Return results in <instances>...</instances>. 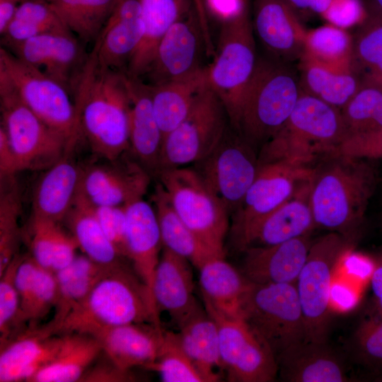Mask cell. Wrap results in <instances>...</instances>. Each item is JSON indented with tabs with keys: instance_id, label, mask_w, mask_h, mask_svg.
<instances>
[{
	"instance_id": "cell-43",
	"label": "cell",
	"mask_w": 382,
	"mask_h": 382,
	"mask_svg": "<svg viewBox=\"0 0 382 382\" xmlns=\"http://www.w3.org/2000/svg\"><path fill=\"white\" fill-rule=\"evenodd\" d=\"M163 382H206L184 350L178 332L163 330L156 361L148 368Z\"/></svg>"
},
{
	"instance_id": "cell-62",
	"label": "cell",
	"mask_w": 382,
	"mask_h": 382,
	"mask_svg": "<svg viewBox=\"0 0 382 382\" xmlns=\"http://www.w3.org/2000/svg\"><path fill=\"white\" fill-rule=\"evenodd\" d=\"M365 8L382 16V0H368Z\"/></svg>"
},
{
	"instance_id": "cell-44",
	"label": "cell",
	"mask_w": 382,
	"mask_h": 382,
	"mask_svg": "<svg viewBox=\"0 0 382 382\" xmlns=\"http://www.w3.org/2000/svg\"><path fill=\"white\" fill-rule=\"evenodd\" d=\"M354 358L368 373L382 379V317L373 315L364 319L350 342Z\"/></svg>"
},
{
	"instance_id": "cell-57",
	"label": "cell",
	"mask_w": 382,
	"mask_h": 382,
	"mask_svg": "<svg viewBox=\"0 0 382 382\" xmlns=\"http://www.w3.org/2000/svg\"><path fill=\"white\" fill-rule=\"evenodd\" d=\"M300 14H316L325 18L330 9L340 0H285Z\"/></svg>"
},
{
	"instance_id": "cell-58",
	"label": "cell",
	"mask_w": 382,
	"mask_h": 382,
	"mask_svg": "<svg viewBox=\"0 0 382 382\" xmlns=\"http://www.w3.org/2000/svg\"><path fill=\"white\" fill-rule=\"evenodd\" d=\"M374 260L375 268L369 281L376 309L374 315L382 317V250Z\"/></svg>"
},
{
	"instance_id": "cell-49",
	"label": "cell",
	"mask_w": 382,
	"mask_h": 382,
	"mask_svg": "<svg viewBox=\"0 0 382 382\" xmlns=\"http://www.w3.org/2000/svg\"><path fill=\"white\" fill-rule=\"evenodd\" d=\"M105 235L122 257H126L127 218L125 206H93Z\"/></svg>"
},
{
	"instance_id": "cell-50",
	"label": "cell",
	"mask_w": 382,
	"mask_h": 382,
	"mask_svg": "<svg viewBox=\"0 0 382 382\" xmlns=\"http://www.w3.org/2000/svg\"><path fill=\"white\" fill-rule=\"evenodd\" d=\"M14 18L52 30H69L46 0H23Z\"/></svg>"
},
{
	"instance_id": "cell-1",
	"label": "cell",
	"mask_w": 382,
	"mask_h": 382,
	"mask_svg": "<svg viewBox=\"0 0 382 382\" xmlns=\"http://www.w3.org/2000/svg\"><path fill=\"white\" fill-rule=\"evenodd\" d=\"M81 136L102 159H115L129 149L130 98L125 71L101 64L92 50L72 87Z\"/></svg>"
},
{
	"instance_id": "cell-38",
	"label": "cell",
	"mask_w": 382,
	"mask_h": 382,
	"mask_svg": "<svg viewBox=\"0 0 382 382\" xmlns=\"http://www.w3.org/2000/svg\"><path fill=\"white\" fill-rule=\"evenodd\" d=\"M353 37L343 28L331 23L307 30L301 57L340 71L354 68Z\"/></svg>"
},
{
	"instance_id": "cell-19",
	"label": "cell",
	"mask_w": 382,
	"mask_h": 382,
	"mask_svg": "<svg viewBox=\"0 0 382 382\" xmlns=\"http://www.w3.org/2000/svg\"><path fill=\"white\" fill-rule=\"evenodd\" d=\"M63 335L49 322L28 328L0 347V382L28 381L57 355Z\"/></svg>"
},
{
	"instance_id": "cell-52",
	"label": "cell",
	"mask_w": 382,
	"mask_h": 382,
	"mask_svg": "<svg viewBox=\"0 0 382 382\" xmlns=\"http://www.w3.org/2000/svg\"><path fill=\"white\" fill-rule=\"evenodd\" d=\"M104 356L103 360L98 361L99 357L96 360L86 371L80 381L124 382L134 381L135 378L130 371L120 369L105 354Z\"/></svg>"
},
{
	"instance_id": "cell-24",
	"label": "cell",
	"mask_w": 382,
	"mask_h": 382,
	"mask_svg": "<svg viewBox=\"0 0 382 382\" xmlns=\"http://www.w3.org/2000/svg\"><path fill=\"white\" fill-rule=\"evenodd\" d=\"M125 74L130 98L129 151L151 175L156 176L163 137L153 108L150 86L140 78Z\"/></svg>"
},
{
	"instance_id": "cell-9",
	"label": "cell",
	"mask_w": 382,
	"mask_h": 382,
	"mask_svg": "<svg viewBox=\"0 0 382 382\" xmlns=\"http://www.w3.org/2000/svg\"><path fill=\"white\" fill-rule=\"evenodd\" d=\"M156 177L186 225L215 255L224 257L229 213L197 172L179 167Z\"/></svg>"
},
{
	"instance_id": "cell-6",
	"label": "cell",
	"mask_w": 382,
	"mask_h": 382,
	"mask_svg": "<svg viewBox=\"0 0 382 382\" xmlns=\"http://www.w3.org/2000/svg\"><path fill=\"white\" fill-rule=\"evenodd\" d=\"M248 9L224 20L213 62L207 66L209 87L223 103L231 127L255 71L258 56Z\"/></svg>"
},
{
	"instance_id": "cell-13",
	"label": "cell",
	"mask_w": 382,
	"mask_h": 382,
	"mask_svg": "<svg viewBox=\"0 0 382 382\" xmlns=\"http://www.w3.org/2000/svg\"><path fill=\"white\" fill-rule=\"evenodd\" d=\"M227 120L223 103L209 86L185 119L163 138L158 173L195 163L207 156L224 136Z\"/></svg>"
},
{
	"instance_id": "cell-29",
	"label": "cell",
	"mask_w": 382,
	"mask_h": 382,
	"mask_svg": "<svg viewBox=\"0 0 382 382\" xmlns=\"http://www.w3.org/2000/svg\"><path fill=\"white\" fill-rule=\"evenodd\" d=\"M140 1L142 10L141 37L125 72L128 76L141 79L163 37L176 21L194 8V4L192 0Z\"/></svg>"
},
{
	"instance_id": "cell-22",
	"label": "cell",
	"mask_w": 382,
	"mask_h": 382,
	"mask_svg": "<svg viewBox=\"0 0 382 382\" xmlns=\"http://www.w3.org/2000/svg\"><path fill=\"white\" fill-rule=\"evenodd\" d=\"M141 32L140 0H115L92 50L101 64L124 71L123 67L127 66L139 43Z\"/></svg>"
},
{
	"instance_id": "cell-25",
	"label": "cell",
	"mask_w": 382,
	"mask_h": 382,
	"mask_svg": "<svg viewBox=\"0 0 382 382\" xmlns=\"http://www.w3.org/2000/svg\"><path fill=\"white\" fill-rule=\"evenodd\" d=\"M125 212L126 257L132 261L134 272L153 296L154 276L162 245L156 212L154 207L143 198L126 204Z\"/></svg>"
},
{
	"instance_id": "cell-35",
	"label": "cell",
	"mask_w": 382,
	"mask_h": 382,
	"mask_svg": "<svg viewBox=\"0 0 382 382\" xmlns=\"http://www.w3.org/2000/svg\"><path fill=\"white\" fill-rule=\"evenodd\" d=\"M181 345L206 382L220 381L216 369H223L217 327L201 308L178 326Z\"/></svg>"
},
{
	"instance_id": "cell-14",
	"label": "cell",
	"mask_w": 382,
	"mask_h": 382,
	"mask_svg": "<svg viewBox=\"0 0 382 382\" xmlns=\"http://www.w3.org/2000/svg\"><path fill=\"white\" fill-rule=\"evenodd\" d=\"M194 164L229 214L239 207L260 167L255 148L230 125L214 149Z\"/></svg>"
},
{
	"instance_id": "cell-27",
	"label": "cell",
	"mask_w": 382,
	"mask_h": 382,
	"mask_svg": "<svg viewBox=\"0 0 382 382\" xmlns=\"http://www.w3.org/2000/svg\"><path fill=\"white\" fill-rule=\"evenodd\" d=\"M311 180L255 227L243 251L250 247L274 245L311 235L316 228L311 204Z\"/></svg>"
},
{
	"instance_id": "cell-18",
	"label": "cell",
	"mask_w": 382,
	"mask_h": 382,
	"mask_svg": "<svg viewBox=\"0 0 382 382\" xmlns=\"http://www.w3.org/2000/svg\"><path fill=\"white\" fill-rule=\"evenodd\" d=\"M8 48L21 61L40 69L66 89L72 87L87 57L69 30L46 32Z\"/></svg>"
},
{
	"instance_id": "cell-48",
	"label": "cell",
	"mask_w": 382,
	"mask_h": 382,
	"mask_svg": "<svg viewBox=\"0 0 382 382\" xmlns=\"http://www.w3.org/2000/svg\"><path fill=\"white\" fill-rule=\"evenodd\" d=\"M39 266L33 257L29 255L23 256L17 268L15 282L20 302L19 326L21 333L28 329L27 318Z\"/></svg>"
},
{
	"instance_id": "cell-59",
	"label": "cell",
	"mask_w": 382,
	"mask_h": 382,
	"mask_svg": "<svg viewBox=\"0 0 382 382\" xmlns=\"http://www.w3.org/2000/svg\"><path fill=\"white\" fill-rule=\"evenodd\" d=\"M209 8L224 20L235 16L244 7L241 0H207Z\"/></svg>"
},
{
	"instance_id": "cell-30",
	"label": "cell",
	"mask_w": 382,
	"mask_h": 382,
	"mask_svg": "<svg viewBox=\"0 0 382 382\" xmlns=\"http://www.w3.org/2000/svg\"><path fill=\"white\" fill-rule=\"evenodd\" d=\"M149 85L156 117L164 138L185 119L198 96L209 86L207 66L181 79Z\"/></svg>"
},
{
	"instance_id": "cell-54",
	"label": "cell",
	"mask_w": 382,
	"mask_h": 382,
	"mask_svg": "<svg viewBox=\"0 0 382 382\" xmlns=\"http://www.w3.org/2000/svg\"><path fill=\"white\" fill-rule=\"evenodd\" d=\"M359 301V294L354 286L345 279L334 278L329 295L330 311H351L358 305Z\"/></svg>"
},
{
	"instance_id": "cell-11",
	"label": "cell",
	"mask_w": 382,
	"mask_h": 382,
	"mask_svg": "<svg viewBox=\"0 0 382 382\" xmlns=\"http://www.w3.org/2000/svg\"><path fill=\"white\" fill-rule=\"evenodd\" d=\"M0 74L30 110L75 146L81 134L74 103L64 86L4 47L0 49Z\"/></svg>"
},
{
	"instance_id": "cell-10",
	"label": "cell",
	"mask_w": 382,
	"mask_h": 382,
	"mask_svg": "<svg viewBox=\"0 0 382 382\" xmlns=\"http://www.w3.org/2000/svg\"><path fill=\"white\" fill-rule=\"evenodd\" d=\"M354 241L335 232L313 241L296 282L307 341L328 342L330 286L342 256Z\"/></svg>"
},
{
	"instance_id": "cell-31",
	"label": "cell",
	"mask_w": 382,
	"mask_h": 382,
	"mask_svg": "<svg viewBox=\"0 0 382 382\" xmlns=\"http://www.w3.org/2000/svg\"><path fill=\"white\" fill-rule=\"evenodd\" d=\"M199 271L203 301L226 316L241 318V303L250 283L241 272L224 257L210 259Z\"/></svg>"
},
{
	"instance_id": "cell-15",
	"label": "cell",
	"mask_w": 382,
	"mask_h": 382,
	"mask_svg": "<svg viewBox=\"0 0 382 382\" xmlns=\"http://www.w3.org/2000/svg\"><path fill=\"white\" fill-rule=\"evenodd\" d=\"M127 153L81 168L78 193L97 207L125 206L142 199L151 175L132 156H127Z\"/></svg>"
},
{
	"instance_id": "cell-46",
	"label": "cell",
	"mask_w": 382,
	"mask_h": 382,
	"mask_svg": "<svg viewBox=\"0 0 382 382\" xmlns=\"http://www.w3.org/2000/svg\"><path fill=\"white\" fill-rule=\"evenodd\" d=\"M30 226V255L41 267L52 270L57 242L64 228L59 222L34 216Z\"/></svg>"
},
{
	"instance_id": "cell-2",
	"label": "cell",
	"mask_w": 382,
	"mask_h": 382,
	"mask_svg": "<svg viewBox=\"0 0 382 382\" xmlns=\"http://www.w3.org/2000/svg\"><path fill=\"white\" fill-rule=\"evenodd\" d=\"M374 161L334 153L315 168L311 204L316 227L356 239L378 183Z\"/></svg>"
},
{
	"instance_id": "cell-39",
	"label": "cell",
	"mask_w": 382,
	"mask_h": 382,
	"mask_svg": "<svg viewBox=\"0 0 382 382\" xmlns=\"http://www.w3.org/2000/svg\"><path fill=\"white\" fill-rule=\"evenodd\" d=\"M64 25L81 40L97 38L115 0H46Z\"/></svg>"
},
{
	"instance_id": "cell-8",
	"label": "cell",
	"mask_w": 382,
	"mask_h": 382,
	"mask_svg": "<svg viewBox=\"0 0 382 382\" xmlns=\"http://www.w3.org/2000/svg\"><path fill=\"white\" fill-rule=\"evenodd\" d=\"M1 125L16 156L20 171L46 170L69 155L74 147L20 99L8 80L0 74Z\"/></svg>"
},
{
	"instance_id": "cell-56",
	"label": "cell",
	"mask_w": 382,
	"mask_h": 382,
	"mask_svg": "<svg viewBox=\"0 0 382 382\" xmlns=\"http://www.w3.org/2000/svg\"><path fill=\"white\" fill-rule=\"evenodd\" d=\"M18 162L2 126L0 127V178L13 176L19 172Z\"/></svg>"
},
{
	"instance_id": "cell-37",
	"label": "cell",
	"mask_w": 382,
	"mask_h": 382,
	"mask_svg": "<svg viewBox=\"0 0 382 382\" xmlns=\"http://www.w3.org/2000/svg\"><path fill=\"white\" fill-rule=\"evenodd\" d=\"M297 69L303 92L340 110L363 82L362 77L356 71H340L303 58L299 61Z\"/></svg>"
},
{
	"instance_id": "cell-40",
	"label": "cell",
	"mask_w": 382,
	"mask_h": 382,
	"mask_svg": "<svg viewBox=\"0 0 382 382\" xmlns=\"http://www.w3.org/2000/svg\"><path fill=\"white\" fill-rule=\"evenodd\" d=\"M365 10L353 37L354 68L363 80L382 87V16Z\"/></svg>"
},
{
	"instance_id": "cell-42",
	"label": "cell",
	"mask_w": 382,
	"mask_h": 382,
	"mask_svg": "<svg viewBox=\"0 0 382 382\" xmlns=\"http://www.w3.org/2000/svg\"><path fill=\"white\" fill-rule=\"evenodd\" d=\"M21 211L20 190L15 175L0 178V274L18 254Z\"/></svg>"
},
{
	"instance_id": "cell-34",
	"label": "cell",
	"mask_w": 382,
	"mask_h": 382,
	"mask_svg": "<svg viewBox=\"0 0 382 382\" xmlns=\"http://www.w3.org/2000/svg\"><path fill=\"white\" fill-rule=\"evenodd\" d=\"M62 335L63 342L55 357L36 372L28 382L80 381L103 352L100 342L88 334Z\"/></svg>"
},
{
	"instance_id": "cell-28",
	"label": "cell",
	"mask_w": 382,
	"mask_h": 382,
	"mask_svg": "<svg viewBox=\"0 0 382 382\" xmlns=\"http://www.w3.org/2000/svg\"><path fill=\"white\" fill-rule=\"evenodd\" d=\"M45 170L34 191L32 216L62 223L78 193L81 168L69 154Z\"/></svg>"
},
{
	"instance_id": "cell-61",
	"label": "cell",
	"mask_w": 382,
	"mask_h": 382,
	"mask_svg": "<svg viewBox=\"0 0 382 382\" xmlns=\"http://www.w3.org/2000/svg\"><path fill=\"white\" fill-rule=\"evenodd\" d=\"M192 1L194 4V7L198 14L203 32L205 35L209 36V33L208 31V27L207 24V14L204 0Z\"/></svg>"
},
{
	"instance_id": "cell-41",
	"label": "cell",
	"mask_w": 382,
	"mask_h": 382,
	"mask_svg": "<svg viewBox=\"0 0 382 382\" xmlns=\"http://www.w3.org/2000/svg\"><path fill=\"white\" fill-rule=\"evenodd\" d=\"M340 111L347 137L382 130V87L363 80Z\"/></svg>"
},
{
	"instance_id": "cell-55",
	"label": "cell",
	"mask_w": 382,
	"mask_h": 382,
	"mask_svg": "<svg viewBox=\"0 0 382 382\" xmlns=\"http://www.w3.org/2000/svg\"><path fill=\"white\" fill-rule=\"evenodd\" d=\"M49 31L53 30L30 22L13 18L1 35L3 43L7 47H10Z\"/></svg>"
},
{
	"instance_id": "cell-7",
	"label": "cell",
	"mask_w": 382,
	"mask_h": 382,
	"mask_svg": "<svg viewBox=\"0 0 382 382\" xmlns=\"http://www.w3.org/2000/svg\"><path fill=\"white\" fill-rule=\"evenodd\" d=\"M241 318L276 358L288 347L306 340L296 284L250 282L241 303Z\"/></svg>"
},
{
	"instance_id": "cell-32",
	"label": "cell",
	"mask_w": 382,
	"mask_h": 382,
	"mask_svg": "<svg viewBox=\"0 0 382 382\" xmlns=\"http://www.w3.org/2000/svg\"><path fill=\"white\" fill-rule=\"evenodd\" d=\"M152 202L162 245L186 258L198 270L215 255L191 231L175 210L160 183L155 188Z\"/></svg>"
},
{
	"instance_id": "cell-53",
	"label": "cell",
	"mask_w": 382,
	"mask_h": 382,
	"mask_svg": "<svg viewBox=\"0 0 382 382\" xmlns=\"http://www.w3.org/2000/svg\"><path fill=\"white\" fill-rule=\"evenodd\" d=\"M348 248L341 257L339 267L343 273L359 281L370 280L375 268L374 257Z\"/></svg>"
},
{
	"instance_id": "cell-60",
	"label": "cell",
	"mask_w": 382,
	"mask_h": 382,
	"mask_svg": "<svg viewBox=\"0 0 382 382\" xmlns=\"http://www.w3.org/2000/svg\"><path fill=\"white\" fill-rule=\"evenodd\" d=\"M23 0H0V33L6 30L15 18L18 7Z\"/></svg>"
},
{
	"instance_id": "cell-16",
	"label": "cell",
	"mask_w": 382,
	"mask_h": 382,
	"mask_svg": "<svg viewBox=\"0 0 382 382\" xmlns=\"http://www.w3.org/2000/svg\"><path fill=\"white\" fill-rule=\"evenodd\" d=\"M203 49L204 36L194 7L163 37L143 76L147 83L156 85L192 75L205 67L201 64Z\"/></svg>"
},
{
	"instance_id": "cell-4",
	"label": "cell",
	"mask_w": 382,
	"mask_h": 382,
	"mask_svg": "<svg viewBox=\"0 0 382 382\" xmlns=\"http://www.w3.org/2000/svg\"><path fill=\"white\" fill-rule=\"evenodd\" d=\"M132 323L161 328L159 312L148 287L134 272L120 263L70 311L57 334L84 333L96 327Z\"/></svg>"
},
{
	"instance_id": "cell-33",
	"label": "cell",
	"mask_w": 382,
	"mask_h": 382,
	"mask_svg": "<svg viewBox=\"0 0 382 382\" xmlns=\"http://www.w3.org/2000/svg\"><path fill=\"white\" fill-rule=\"evenodd\" d=\"M117 265L107 266L91 260L86 255H76L70 264L54 272L57 300L54 315L50 323L56 334L57 328L70 311Z\"/></svg>"
},
{
	"instance_id": "cell-17",
	"label": "cell",
	"mask_w": 382,
	"mask_h": 382,
	"mask_svg": "<svg viewBox=\"0 0 382 382\" xmlns=\"http://www.w3.org/2000/svg\"><path fill=\"white\" fill-rule=\"evenodd\" d=\"M252 23L267 56L290 64L300 60L307 30L285 0H255Z\"/></svg>"
},
{
	"instance_id": "cell-21",
	"label": "cell",
	"mask_w": 382,
	"mask_h": 382,
	"mask_svg": "<svg viewBox=\"0 0 382 382\" xmlns=\"http://www.w3.org/2000/svg\"><path fill=\"white\" fill-rule=\"evenodd\" d=\"M313 241L310 235L270 246L250 247L240 270L254 284H296Z\"/></svg>"
},
{
	"instance_id": "cell-51",
	"label": "cell",
	"mask_w": 382,
	"mask_h": 382,
	"mask_svg": "<svg viewBox=\"0 0 382 382\" xmlns=\"http://www.w3.org/2000/svg\"><path fill=\"white\" fill-rule=\"evenodd\" d=\"M335 153L374 160L382 158V130L347 137Z\"/></svg>"
},
{
	"instance_id": "cell-12",
	"label": "cell",
	"mask_w": 382,
	"mask_h": 382,
	"mask_svg": "<svg viewBox=\"0 0 382 382\" xmlns=\"http://www.w3.org/2000/svg\"><path fill=\"white\" fill-rule=\"evenodd\" d=\"M315 168L284 161L260 164L257 175L233 214L234 244L243 251L248 238L270 214L311 180Z\"/></svg>"
},
{
	"instance_id": "cell-47",
	"label": "cell",
	"mask_w": 382,
	"mask_h": 382,
	"mask_svg": "<svg viewBox=\"0 0 382 382\" xmlns=\"http://www.w3.org/2000/svg\"><path fill=\"white\" fill-rule=\"evenodd\" d=\"M57 300V284L55 273L39 266L35 288L27 318L28 328L38 323L55 308Z\"/></svg>"
},
{
	"instance_id": "cell-36",
	"label": "cell",
	"mask_w": 382,
	"mask_h": 382,
	"mask_svg": "<svg viewBox=\"0 0 382 382\" xmlns=\"http://www.w3.org/2000/svg\"><path fill=\"white\" fill-rule=\"evenodd\" d=\"M63 221L84 255L107 266L120 263L122 256L103 231L93 205L79 193Z\"/></svg>"
},
{
	"instance_id": "cell-20",
	"label": "cell",
	"mask_w": 382,
	"mask_h": 382,
	"mask_svg": "<svg viewBox=\"0 0 382 382\" xmlns=\"http://www.w3.org/2000/svg\"><path fill=\"white\" fill-rule=\"evenodd\" d=\"M163 329L149 323L96 327L86 334L94 337L103 352L120 369H147L156 359ZM82 333V332H81Z\"/></svg>"
},
{
	"instance_id": "cell-26",
	"label": "cell",
	"mask_w": 382,
	"mask_h": 382,
	"mask_svg": "<svg viewBox=\"0 0 382 382\" xmlns=\"http://www.w3.org/2000/svg\"><path fill=\"white\" fill-rule=\"evenodd\" d=\"M276 359L278 375L283 381H351L340 357L328 342L304 340L286 349Z\"/></svg>"
},
{
	"instance_id": "cell-23",
	"label": "cell",
	"mask_w": 382,
	"mask_h": 382,
	"mask_svg": "<svg viewBox=\"0 0 382 382\" xmlns=\"http://www.w3.org/2000/svg\"><path fill=\"white\" fill-rule=\"evenodd\" d=\"M190 262L164 248L156 270L153 296L158 312L169 314L178 327L202 307L194 295Z\"/></svg>"
},
{
	"instance_id": "cell-3",
	"label": "cell",
	"mask_w": 382,
	"mask_h": 382,
	"mask_svg": "<svg viewBox=\"0 0 382 382\" xmlns=\"http://www.w3.org/2000/svg\"><path fill=\"white\" fill-rule=\"evenodd\" d=\"M259 57L233 128L254 148L267 143L287 122L301 93L297 67Z\"/></svg>"
},
{
	"instance_id": "cell-5",
	"label": "cell",
	"mask_w": 382,
	"mask_h": 382,
	"mask_svg": "<svg viewBox=\"0 0 382 382\" xmlns=\"http://www.w3.org/2000/svg\"><path fill=\"white\" fill-rule=\"evenodd\" d=\"M347 135L340 110L301 90L284 126L261 147L259 163L310 166L335 153Z\"/></svg>"
},
{
	"instance_id": "cell-45",
	"label": "cell",
	"mask_w": 382,
	"mask_h": 382,
	"mask_svg": "<svg viewBox=\"0 0 382 382\" xmlns=\"http://www.w3.org/2000/svg\"><path fill=\"white\" fill-rule=\"evenodd\" d=\"M23 256L17 254L0 274V347L21 333L20 302L15 277Z\"/></svg>"
}]
</instances>
